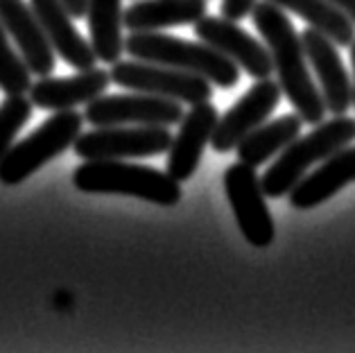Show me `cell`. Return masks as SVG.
<instances>
[{
    "label": "cell",
    "mask_w": 355,
    "mask_h": 353,
    "mask_svg": "<svg viewBox=\"0 0 355 353\" xmlns=\"http://www.w3.org/2000/svg\"><path fill=\"white\" fill-rule=\"evenodd\" d=\"M123 0H89L86 23L91 32L95 57L105 64H116L125 53L123 39Z\"/></svg>",
    "instance_id": "20"
},
{
    "label": "cell",
    "mask_w": 355,
    "mask_h": 353,
    "mask_svg": "<svg viewBox=\"0 0 355 353\" xmlns=\"http://www.w3.org/2000/svg\"><path fill=\"white\" fill-rule=\"evenodd\" d=\"M111 82L118 84L120 89L150 93V96L170 98L186 105H199V102H209L213 96V84L204 80L202 75L179 71V68L141 62H116L111 68Z\"/></svg>",
    "instance_id": "7"
},
{
    "label": "cell",
    "mask_w": 355,
    "mask_h": 353,
    "mask_svg": "<svg viewBox=\"0 0 355 353\" xmlns=\"http://www.w3.org/2000/svg\"><path fill=\"white\" fill-rule=\"evenodd\" d=\"M32 100L25 96H7L0 105V159L12 148L16 136L32 118Z\"/></svg>",
    "instance_id": "23"
},
{
    "label": "cell",
    "mask_w": 355,
    "mask_h": 353,
    "mask_svg": "<svg viewBox=\"0 0 355 353\" xmlns=\"http://www.w3.org/2000/svg\"><path fill=\"white\" fill-rule=\"evenodd\" d=\"M32 86V71L21 53L12 48L10 34L0 23V91L7 96H25Z\"/></svg>",
    "instance_id": "22"
},
{
    "label": "cell",
    "mask_w": 355,
    "mask_h": 353,
    "mask_svg": "<svg viewBox=\"0 0 355 353\" xmlns=\"http://www.w3.org/2000/svg\"><path fill=\"white\" fill-rule=\"evenodd\" d=\"M184 118L181 102L170 98L150 96V93H125V96H105L86 105L84 120L93 127L111 125H179Z\"/></svg>",
    "instance_id": "9"
},
{
    "label": "cell",
    "mask_w": 355,
    "mask_h": 353,
    "mask_svg": "<svg viewBox=\"0 0 355 353\" xmlns=\"http://www.w3.org/2000/svg\"><path fill=\"white\" fill-rule=\"evenodd\" d=\"M349 48H351V64H353V105H355V39Z\"/></svg>",
    "instance_id": "27"
},
{
    "label": "cell",
    "mask_w": 355,
    "mask_h": 353,
    "mask_svg": "<svg viewBox=\"0 0 355 353\" xmlns=\"http://www.w3.org/2000/svg\"><path fill=\"white\" fill-rule=\"evenodd\" d=\"M270 3L297 14L313 30L331 39L335 46H351L355 39L353 21L331 0H270Z\"/></svg>",
    "instance_id": "21"
},
{
    "label": "cell",
    "mask_w": 355,
    "mask_h": 353,
    "mask_svg": "<svg viewBox=\"0 0 355 353\" xmlns=\"http://www.w3.org/2000/svg\"><path fill=\"white\" fill-rule=\"evenodd\" d=\"M64 7L73 19H86V12H89V0H62Z\"/></svg>",
    "instance_id": "25"
},
{
    "label": "cell",
    "mask_w": 355,
    "mask_h": 353,
    "mask_svg": "<svg viewBox=\"0 0 355 353\" xmlns=\"http://www.w3.org/2000/svg\"><path fill=\"white\" fill-rule=\"evenodd\" d=\"M206 0H138L123 14V28L129 32H159L195 25L206 16Z\"/></svg>",
    "instance_id": "18"
},
{
    "label": "cell",
    "mask_w": 355,
    "mask_h": 353,
    "mask_svg": "<svg viewBox=\"0 0 355 353\" xmlns=\"http://www.w3.org/2000/svg\"><path fill=\"white\" fill-rule=\"evenodd\" d=\"M111 75L105 68H86L73 77H39L37 84L30 86V100L43 111H66L77 105H89L109 89Z\"/></svg>",
    "instance_id": "15"
},
{
    "label": "cell",
    "mask_w": 355,
    "mask_h": 353,
    "mask_svg": "<svg viewBox=\"0 0 355 353\" xmlns=\"http://www.w3.org/2000/svg\"><path fill=\"white\" fill-rule=\"evenodd\" d=\"M77 191L93 195H127L159 206H175L181 202V186L168 172L129 163L127 159L86 161L73 172Z\"/></svg>",
    "instance_id": "2"
},
{
    "label": "cell",
    "mask_w": 355,
    "mask_h": 353,
    "mask_svg": "<svg viewBox=\"0 0 355 353\" xmlns=\"http://www.w3.org/2000/svg\"><path fill=\"white\" fill-rule=\"evenodd\" d=\"M125 53L141 62L202 75L220 89H233L240 82V66L204 41H186L161 32H132L125 41Z\"/></svg>",
    "instance_id": "3"
},
{
    "label": "cell",
    "mask_w": 355,
    "mask_h": 353,
    "mask_svg": "<svg viewBox=\"0 0 355 353\" xmlns=\"http://www.w3.org/2000/svg\"><path fill=\"white\" fill-rule=\"evenodd\" d=\"M331 3L335 5V7H340V10L349 16V19L353 21V25H355V0H331Z\"/></svg>",
    "instance_id": "26"
},
{
    "label": "cell",
    "mask_w": 355,
    "mask_h": 353,
    "mask_svg": "<svg viewBox=\"0 0 355 353\" xmlns=\"http://www.w3.org/2000/svg\"><path fill=\"white\" fill-rule=\"evenodd\" d=\"M224 193L247 243L254 247H270L276 229L256 168L242 161L229 166L224 170Z\"/></svg>",
    "instance_id": "8"
},
{
    "label": "cell",
    "mask_w": 355,
    "mask_h": 353,
    "mask_svg": "<svg viewBox=\"0 0 355 353\" xmlns=\"http://www.w3.org/2000/svg\"><path fill=\"white\" fill-rule=\"evenodd\" d=\"M218 109L211 102H199L179 120V134L172 136L168 150V175L175 177L179 184L195 175L206 148L211 145L213 129L218 125Z\"/></svg>",
    "instance_id": "13"
},
{
    "label": "cell",
    "mask_w": 355,
    "mask_h": 353,
    "mask_svg": "<svg viewBox=\"0 0 355 353\" xmlns=\"http://www.w3.org/2000/svg\"><path fill=\"white\" fill-rule=\"evenodd\" d=\"M301 41L319 86H322L326 111L333 116H344L353 105V82L351 75L346 73L340 53H337V46L313 28L301 34Z\"/></svg>",
    "instance_id": "12"
},
{
    "label": "cell",
    "mask_w": 355,
    "mask_h": 353,
    "mask_svg": "<svg viewBox=\"0 0 355 353\" xmlns=\"http://www.w3.org/2000/svg\"><path fill=\"white\" fill-rule=\"evenodd\" d=\"M355 182V148H344L322 161L315 172L303 175L288 193L290 204L299 211L315 209L322 202L331 200L344 186Z\"/></svg>",
    "instance_id": "17"
},
{
    "label": "cell",
    "mask_w": 355,
    "mask_h": 353,
    "mask_svg": "<svg viewBox=\"0 0 355 353\" xmlns=\"http://www.w3.org/2000/svg\"><path fill=\"white\" fill-rule=\"evenodd\" d=\"M301 125L303 120L299 114H285L272 120V123L258 125L254 132L247 134L238 143L236 148L238 161L247 163L251 168L263 166V163H267L276 154H281L294 139H299Z\"/></svg>",
    "instance_id": "19"
},
{
    "label": "cell",
    "mask_w": 355,
    "mask_h": 353,
    "mask_svg": "<svg viewBox=\"0 0 355 353\" xmlns=\"http://www.w3.org/2000/svg\"><path fill=\"white\" fill-rule=\"evenodd\" d=\"M195 37L224 57H229L231 62H236L254 80H265L274 73L272 55L267 46L242 30L236 21H229L224 16L222 19L204 16L195 23Z\"/></svg>",
    "instance_id": "11"
},
{
    "label": "cell",
    "mask_w": 355,
    "mask_h": 353,
    "mask_svg": "<svg viewBox=\"0 0 355 353\" xmlns=\"http://www.w3.org/2000/svg\"><path fill=\"white\" fill-rule=\"evenodd\" d=\"M30 7L37 14L57 57H62L75 71H86V68L95 66L98 57H95L91 41H86L77 32L73 16L68 14L62 0H30Z\"/></svg>",
    "instance_id": "16"
},
{
    "label": "cell",
    "mask_w": 355,
    "mask_h": 353,
    "mask_svg": "<svg viewBox=\"0 0 355 353\" xmlns=\"http://www.w3.org/2000/svg\"><path fill=\"white\" fill-rule=\"evenodd\" d=\"M258 0H222V16L229 21H242L251 14Z\"/></svg>",
    "instance_id": "24"
},
{
    "label": "cell",
    "mask_w": 355,
    "mask_h": 353,
    "mask_svg": "<svg viewBox=\"0 0 355 353\" xmlns=\"http://www.w3.org/2000/svg\"><path fill=\"white\" fill-rule=\"evenodd\" d=\"M170 145L172 134L166 125H111L80 134L73 150L84 161L145 159L168 152Z\"/></svg>",
    "instance_id": "6"
},
{
    "label": "cell",
    "mask_w": 355,
    "mask_h": 353,
    "mask_svg": "<svg viewBox=\"0 0 355 353\" xmlns=\"http://www.w3.org/2000/svg\"><path fill=\"white\" fill-rule=\"evenodd\" d=\"M84 116L73 109L55 111L37 132L14 143L3 159H0V184L19 186L34 172L41 170L48 161H53L68 148H73L77 136L82 134Z\"/></svg>",
    "instance_id": "5"
},
{
    "label": "cell",
    "mask_w": 355,
    "mask_h": 353,
    "mask_svg": "<svg viewBox=\"0 0 355 353\" xmlns=\"http://www.w3.org/2000/svg\"><path fill=\"white\" fill-rule=\"evenodd\" d=\"M0 23L10 39L19 46L23 62L28 64L32 75L48 77L55 73L57 59L55 50L43 32L37 14L25 0H0Z\"/></svg>",
    "instance_id": "14"
},
{
    "label": "cell",
    "mask_w": 355,
    "mask_h": 353,
    "mask_svg": "<svg viewBox=\"0 0 355 353\" xmlns=\"http://www.w3.org/2000/svg\"><path fill=\"white\" fill-rule=\"evenodd\" d=\"M256 30L265 39V46L272 55L274 73L279 77L283 96L292 102L294 111L301 116L303 123L319 125L326 118V105L322 98V91L315 84L313 75L308 71V57L303 50V41L290 23L285 10L279 5L270 3H256L251 10Z\"/></svg>",
    "instance_id": "1"
},
{
    "label": "cell",
    "mask_w": 355,
    "mask_h": 353,
    "mask_svg": "<svg viewBox=\"0 0 355 353\" xmlns=\"http://www.w3.org/2000/svg\"><path fill=\"white\" fill-rule=\"evenodd\" d=\"M355 141V120L349 116H335L328 123H319L313 132L303 139H294L261 177V188L265 197L288 195L294 184L315 166L328 159L344 145Z\"/></svg>",
    "instance_id": "4"
},
{
    "label": "cell",
    "mask_w": 355,
    "mask_h": 353,
    "mask_svg": "<svg viewBox=\"0 0 355 353\" xmlns=\"http://www.w3.org/2000/svg\"><path fill=\"white\" fill-rule=\"evenodd\" d=\"M281 84L272 77L256 80V84L224 114L213 129L211 148L218 154H227L238 148V143L263 125L281 102Z\"/></svg>",
    "instance_id": "10"
}]
</instances>
